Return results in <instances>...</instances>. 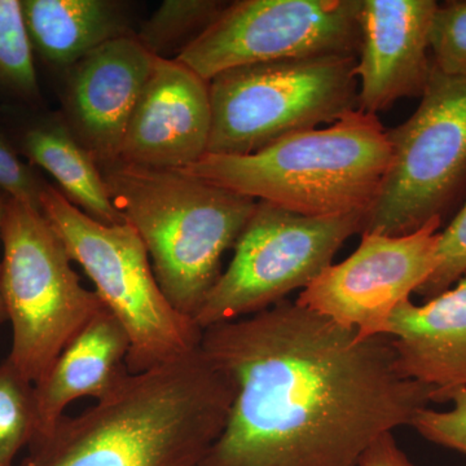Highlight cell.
<instances>
[{"label": "cell", "mask_w": 466, "mask_h": 466, "mask_svg": "<svg viewBox=\"0 0 466 466\" xmlns=\"http://www.w3.org/2000/svg\"><path fill=\"white\" fill-rule=\"evenodd\" d=\"M464 275H466V202L450 226L443 232H440L433 272L416 293L425 297L426 299H434L438 294L452 288Z\"/></svg>", "instance_id": "23"}, {"label": "cell", "mask_w": 466, "mask_h": 466, "mask_svg": "<svg viewBox=\"0 0 466 466\" xmlns=\"http://www.w3.org/2000/svg\"><path fill=\"white\" fill-rule=\"evenodd\" d=\"M128 350L130 342L124 328L104 309L34 383L35 438L47 434L66 416L64 412L73 401L81 398L99 401L115 392L131 375Z\"/></svg>", "instance_id": "16"}, {"label": "cell", "mask_w": 466, "mask_h": 466, "mask_svg": "<svg viewBox=\"0 0 466 466\" xmlns=\"http://www.w3.org/2000/svg\"><path fill=\"white\" fill-rule=\"evenodd\" d=\"M47 186L33 165L23 161L7 133L0 125V191L41 210V196Z\"/></svg>", "instance_id": "25"}, {"label": "cell", "mask_w": 466, "mask_h": 466, "mask_svg": "<svg viewBox=\"0 0 466 466\" xmlns=\"http://www.w3.org/2000/svg\"><path fill=\"white\" fill-rule=\"evenodd\" d=\"M429 41L435 69L443 75L466 76V0L438 5Z\"/></svg>", "instance_id": "22"}, {"label": "cell", "mask_w": 466, "mask_h": 466, "mask_svg": "<svg viewBox=\"0 0 466 466\" xmlns=\"http://www.w3.org/2000/svg\"><path fill=\"white\" fill-rule=\"evenodd\" d=\"M366 213L308 217L258 201L233 245V258L195 321L202 330L250 317L305 289L355 233Z\"/></svg>", "instance_id": "9"}, {"label": "cell", "mask_w": 466, "mask_h": 466, "mask_svg": "<svg viewBox=\"0 0 466 466\" xmlns=\"http://www.w3.org/2000/svg\"><path fill=\"white\" fill-rule=\"evenodd\" d=\"M452 407L447 410L424 408L410 426L425 440L466 455V388L453 391L447 398Z\"/></svg>", "instance_id": "24"}, {"label": "cell", "mask_w": 466, "mask_h": 466, "mask_svg": "<svg viewBox=\"0 0 466 466\" xmlns=\"http://www.w3.org/2000/svg\"><path fill=\"white\" fill-rule=\"evenodd\" d=\"M137 36H118L86 55L67 78L66 106L73 127L96 164L118 162L135 106L156 60Z\"/></svg>", "instance_id": "14"}, {"label": "cell", "mask_w": 466, "mask_h": 466, "mask_svg": "<svg viewBox=\"0 0 466 466\" xmlns=\"http://www.w3.org/2000/svg\"><path fill=\"white\" fill-rule=\"evenodd\" d=\"M41 211L127 334L130 373L171 363L200 348L201 328L168 302L133 227L92 219L50 184L43 189Z\"/></svg>", "instance_id": "5"}, {"label": "cell", "mask_w": 466, "mask_h": 466, "mask_svg": "<svg viewBox=\"0 0 466 466\" xmlns=\"http://www.w3.org/2000/svg\"><path fill=\"white\" fill-rule=\"evenodd\" d=\"M420 106L388 130L391 161L363 232H416L461 200L466 192V76L433 66Z\"/></svg>", "instance_id": "8"}, {"label": "cell", "mask_w": 466, "mask_h": 466, "mask_svg": "<svg viewBox=\"0 0 466 466\" xmlns=\"http://www.w3.org/2000/svg\"><path fill=\"white\" fill-rule=\"evenodd\" d=\"M21 8L34 54L52 67L76 66L128 34L118 7L104 0H21Z\"/></svg>", "instance_id": "18"}, {"label": "cell", "mask_w": 466, "mask_h": 466, "mask_svg": "<svg viewBox=\"0 0 466 466\" xmlns=\"http://www.w3.org/2000/svg\"><path fill=\"white\" fill-rule=\"evenodd\" d=\"M358 55H324L235 67L208 81V153L258 152L359 109Z\"/></svg>", "instance_id": "6"}, {"label": "cell", "mask_w": 466, "mask_h": 466, "mask_svg": "<svg viewBox=\"0 0 466 466\" xmlns=\"http://www.w3.org/2000/svg\"><path fill=\"white\" fill-rule=\"evenodd\" d=\"M9 198L5 193L0 191V232H2L3 220H5V208H7V204Z\"/></svg>", "instance_id": "27"}, {"label": "cell", "mask_w": 466, "mask_h": 466, "mask_svg": "<svg viewBox=\"0 0 466 466\" xmlns=\"http://www.w3.org/2000/svg\"><path fill=\"white\" fill-rule=\"evenodd\" d=\"M434 0H361L359 109L377 116L404 97H421L431 73Z\"/></svg>", "instance_id": "13"}, {"label": "cell", "mask_w": 466, "mask_h": 466, "mask_svg": "<svg viewBox=\"0 0 466 466\" xmlns=\"http://www.w3.org/2000/svg\"><path fill=\"white\" fill-rule=\"evenodd\" d=\"M357 466H415L400 449L392 433L383 434L363 453Z\"/></svg>", "instance_id": "26"}, {"label": "cell", "mask_w": 466, "mask_h": 466, "mask_svg": "<svg viewBox=\"0 0 466 466\" xmlns=\"http://www.w3.org/2000/svg\"><path fill=\"white\" fill-rule=\"evenodd\" d=\"M385 336L391 339L401 375L434 389L433 401L443 403L466 388V275L424 305L401 302Z\"/></svg>", "instance_id": "15"}, {"label": "cell", "mask_w": 466, "mask_h": 466, "mask_svg": "<svg viewBox=\"0 0 466 466\" xmlns=\"http://www.w3.org/2000/svg\"><path fill=\"white\" fill-rule=\"evenodd\" d=\"M227 3L216 0H167L142 26L137 39L155 56L179 48L200 35L225 9Z\"/></svg>", "instance_id": "20"}, {"label": "cell", "mask_w": 466, "mask_h": 466, "mask_svg": "<svg viewBox=\"0 0 466 466\" xmlns=\"http://www.w3.org/2000/svg\"><path fill=\"white\" fill-rule=\"evenodd\" d=\"M36 109L17 106L0 112V125L21 157L51 174L67 200L92 219L108 226L125 223L90 152L66 122Z\"/></svg>", "instance_id": "17"}, {"label": "cell", "mask_w": 466, "mask_h": 466, "mask_svg": "<svg viewBox=\"0 0 466 466\" xmlns=\"http://www.w3.org/2000/svg\"><path fill=\"white\" fill-rule=\"evenodd\" d=\"M208 82L175 58L156 57L126 130L118 162L183 170L208 153Z\"/></svg>", "instance_id": "12"}, {"label": "cell", "mask_w": 466, "mask_h": 466, "mask_svg": "<svg viewBox=\"0 0 466 466\" xmlns=\"http://www.w3.org/2000/svg\"><path fill=\"white\" fill-rule=\"evenodd\" d=\"M35 434L34 383L5 359L0 364V466H16Z\"/></svg>", "instance_id": "21"}, {"label": "cell", "mask_w": 466, "mask_h": 466, "mask_svg": "<svg viewBox=\"0 0 466 466\" xmlns=\"http://www.w3.org/2000/svg\"><path fill=\"white\" fill-rule=\"evenodd\" d=\"M390 161L388 130L357 109L250 155L207 153L180 171L300 216L332 217L368 214Z\"/></svg>", "instance_id": "3"}, {"label": "cell", "mask_w": 466, "mask_h": 466, "mask_svg": "<svg viewBox=\"0 0 466 466\" xmlns=\"http://www.w3.org/2000/svg\"><path fill=\"white\" fill-rule=\"evenodd\" d=\"M0 92L27 108L42 101L21 0H0Z\"/></svg>", "instance_id": "19"}, {"label": "cell", "mask_w": 466, "mask_h": 466, "mask_svg": "<svg viewBox=\"0 0 466 466\" xmlns=\"http://www.w3.org/2000/svg\"><path fill=\"white\" fill-rule=\"evenodd\" d=\"M103 177L116 210L142 238L165 297L195 320L222 275L223 254L258 201L180 170L116 162Z\"/></svg>", "instance_id": "4"}, {"label": "cell", "mask_w": 466, "mask_h": 466, "mask_svg": "<svg viewBox=\"0 0 466 466\" xmlns=\"http://www.w3.org/2000/svg\"><path fill=\"white\" fill-rule=\"evenodd\" d=\"M200 348L233 389L201 466H357L433 401L401 375L390 337L360 339L289 299L207 328Z\"/></svg>", "instance_id": "1"}, {"label": "cell", "mask_w": 466, "mask_h": 466, "mask_svg": "<svg viewBox=\"0 0 466 466\" xmlns=\"http://www.w3.org/2000/svg\"><path fill=\"white\" fill-rule=\"evenodd\" d=\"M441 226L435 218L410 235L361 233L358 249L325 268L297 305L357 330L360 339L385 336L392 311L433 272Z\"/></svg>", "instance_id": "11"}, {"label": "cell", "mask_w": 466, "mask_h": 466, "mask_svg": "<svg viewBox=\"0 0 466 466\" xmlns=\"http://www.w3.org/2000/svg\"><path fill=\"white\" fill-rule=\"evenodd\" d=\"M361 0H241L227 5L175 60L208 82L235 67L358 55Z\"/></svg>", "instance_id": "10"}, {"label": "cell", "mask_w": 466, "mask_h": 466, "mask_svg": "<svg viewBox=\"0 0 466 466\" xmlns=\"http://www.w3.org/2000/svg\"><path fill=\"white\" fill-rule=\"evenodd\" d=\"M0 240V288L12 325L7 359L35 383L106 308L81 284L69 251L38 208L9 198Z\"/></svg>", "instance_id": "7"}, {"label": "cell", "mask_w": 466, "mask_h": 466, "mask_svg": "<svg viewBox=\"0 0 466 466\" xmlns=\"http://www.w3.org/2000/svg\"><path fill=\"white\" fill-rule=\"evenodd\" d=\"M232 400L231 382L198 348L61 417L16 466H201Z\"/></svg>", "instance_id": "2"}, {"label": "cell", "mask_w": 466, "mask_h": 466, "mask_svg": "<svg viewBox=\"0 0 466 466\" xmlns=\"http://www.w3.org/2000/svg\"><path fill=\"white\" fill-rule=\"evenodd\" d=\"M7 320V314H5V302H3L2 288H0V324Z\"/></svg>", "instance_id": "28"}]
</instances>
